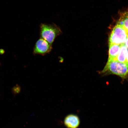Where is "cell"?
Masks as SVG:
<instances>
[{
	"mask_svg": "<svg viewBox=\"0 0 128 128\" xmlns=\"http://www.w3.org/2000/svg\"><path fill=\"white\" fill-rule=\"evenodd\" d=\"M52 49V45L41 38L36 43L34 52L35 54L44 56L49 53Z\"/></svg>",
	"mask_w": 128,
	"mask_h": 128,
	"instance_id": "4",
	"label": "cell"
},
{
	"mask_svg": "<svg viewBox=\"0 0 128 128\" xmlns=\"http://www.w3.org/2000/svg\"><path fill=\"white\" fill-rule=\"evenodd\" d=\"M108 60H116L120 51L121 46V44H109Z\"/></svg>",
	"mask_w": 128,
	"mask_h": 128,
	"instance_id": "6",
	"label": "cell"
},
{
	"mask_svg": "<svg viewBox=\"0 0 128 128\" xmlns=\"http://www.w3.org/2000/svg\"><path fill=\"white\" fill-rule=\"evenodd\" d=\"M62 33L60 27L55 24H41L40 25L41 38L51 44H52L56 38Z\"/></svg>",
	"mask_w": 128,
	"mask_h": 128,
	"instance_id": "2",
	"label": "cell"
},
{
	"mask_svg": "<svg viewBox=\"0 0 128 128\" xmlns=\"http://www.w3.org/2000/svg\"><path fill=\"white\" fill-rule=\"evenodd\" d=\"M64 124L67 128H78L80 124V118L76 114H68L64 119Z\"/></svg>",
	"mask_w": 128,
	"mask_h": 128,
	"instance_id": "5",
	"label": "cell"
},
{
	"mask_svg": "<svg viewBox=\"0 0 128 128\" xmlns=\"http://www.w3.org/2000/svg\"><path fill=\"white\" fill-rule=\"evenodd\" d=\"M127 53L128 48L125 44H122L120 52L116 60L121 63H126Z\"/></svg>",
	"mask_w": 128,
	"mask_h": 128,
	"instance_id": "7",
	"label": "cell"
},
{
	"mask_svg": "<svg viewBox=\"0 0 128 128\" xmlns=\"http://www.w3.org/2000/svg\"><path fill=\"white\" fill-rule=\"evenodd\" d=\"M125 44L126 46H127V48H128V38L127 40H126V42Z\"/></svg>",
	"mask_w": 128,
	"mask_h": 128,
	"instance_id": "9",
	"label": "cell"
},
{
	"mask_svg": "<svg viewBox=\"0 0 128 128\" xmlns=\"http://www.w3.org/2000/svg\"><path fill=\"white\" fill-rule=\"evenodd\" d=\"M128 38L127 31L122 26L116 24L113 29L109 39V44H121Z\"/></svg>",
	"mask_w": 128,
	"mask_h": 128,
	"instance_id": "3",
	"label": "cell"
},
{
	"mask_svg": "<svg viewBox=\"0 0 128 128\" xmlns=\"http://www.w3.org/2000/svg\"><path fill=\"white\" fill-rule=\"evenodd\" d=\"M102 73L116 74L125 78L128 76V64L116 60H108Z\"/></svg>",
	"mask_w": 128,
	"mask_h": 128,
	"instance_id": "1",
	"label": "cell"
},
{
	"mask_svg": "<svg viewBox=\"0 0 128 128\" xmlns=\"http://www.w3.org/2000/svg\"><path fill=\"white\" fill-rule=\"evenodd\" d=\"M116 24L122 26L128 34V11L121 14Z\"/></svg>",
	"mask_w": 128,
	"mask_h": 128,
	"instance_id": "8",
	"label": "cell"
},
{
	"mask_svg": "<svg viewBox=\"0 0 128 128\" xmlns=\"http://www.w3.org/2000/svg\"><path fill=\"white\" fill-rule=\"evenodd\" d=\"M126 63H127L128 64V50L127 58H126Z\"/></svg>",
	"mask_w": 128,
	"mask_h": 128,
	"instance_id": "10",
	"label": "cell"
}]
</instances>
